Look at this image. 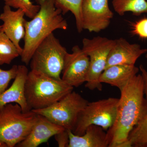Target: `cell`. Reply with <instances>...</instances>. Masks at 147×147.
<instances>
[{
	"instance_id": "1",
	"label": "cell",
	"mask_w": 147,
	"mask_h": 147,
	"mask_svg": "<svg viewBox=\"0 0 147 147\" xmlns=\"http://www.w3.org/2000/svg\"><path fill=\"white\" fill-rule=\"evenodd\" d=\"M120 92L115 121L106 132L108 147H131L129 136L147 111L142 74L134 76Z\"/></svg>"
},
{
	"instance_id": "2",
	"label": "cell",
	"mask_w": 147,
	"mask_h": 147,
	"mask_svg": "<svg viewBox=\"0 0 147 147\" xmlns=\"http://www.w3.org/2000/svg\"><path fill=\"white\" fill-rule=\"evenodd\" d=\"M39 10L30 21H25V35L21 61L28 65L34 51L43 40L58 29L66 30L68 25L55 0H35Z\"/></svg>"
},
{
	"instance_id": "3",
	"label": "cell",
	"mask_w": 147,
	"mask_h": 147,
	"mask_svg": "<svg viewBox=\"0 0 147 147\" xmlns=\"http://www.w3.org/2000/svg\"><path fill=\"white\" fill-rule=\"evenodd\" d=\"M73 89L62 80L31 70L25 84V96L31 110L43 109L60 100Z\"/></svg>"
},
{
	"instance_id": "4",
	"label": "cell",
	"mask_w": 147,
	"mask_h": 147,
	"mask_svg": "<svg viewBox=\"0 0 147 147\" xmlns=\"http://www.w3.org/2000/svg\"><path fill=\"white\" fill-rule=\"evenodd\" d=\"M37 114L31 110L23 112L17 103L7 104L0 109V146L13 147L29 134L36 120Z\"/></svg>"
},
{
	"instance_id": "5",
	"label": "cell",
	"mask_w": 147,
	"mask_h": 147,
	"mask_svg": "<svg viewBox=\"0 0 147 147\" xmlns=\"http://www.w3.org/2000/svg\"><path fill=\"white\" fill-rule=\"evenodd\" d=\"M67 53L65 47L53 33L36 49L30 62L31 70L56 80H62L61 74Z\"/></svg>"
},
{
	"instance_id": "6",
	"label": "cell",
	"mask_w": 147,
	"mask_h": 147,
	"mask_svg": "<svg viewBox=\"0 0 147 147\" xmlns=\"http://www.w3.org/2000/svg\"><path fill=\"white\" fill-rule=\"evenodd\" d=\"M119 98L110 97L88 102L79 114L72 132L83 135L92 125H98L107 131L115 121Z\"/></svg>"
},
{
	"instance_id": "7",
	"label": "cell",
	"mask_w": 147,
	"mask_h": 147,
	"mask_svg": "<svg viewBox=\"0 0 147 147\" xmlns=\"http://www.w3.org/2000/svg\"><path fill=\"white\" fill-rule=\"evenodd\" d=\"M88 102L78 93L72 91L47 108L31 110L66 130L72 131L79 114Z\"/></svg>"
},
{
	"instance_id": "8",
	"label": "cell",
	"mask_w": 147,
	"mask_h": 147,
	"mask_svg": "<svg viewBox=\"0 0 147 147\" xmlns=\"http://www.w3.org/2000/svg\"><path fill=\"white\" fill-rule=\"evenodd\" d=\"M82 50L90 59V68L85 87L93 90H102L99 82L101 74L105 70L108 55L115 43V40L97 36L91 39L84 38Z\"/></svg>"
},
{
	"instance_id": "9",
	"label": "cell",
	"mask_w": 147,
	"mask_h": 147,
	"mask_svg": "<svg viewBox=\"0 0 147 147\" xmlns=\"http://www.w3.org/2000/svg\"><path fill=\"white\" fill-rule=\"evenodd\" d=\"M84 30L99 32L108 28L113 17L108 0H84L82 9Z\"/></svg>"
},
{
	"instance_id": "10",
	"label": "cell",
	"mask_w": 147,
	"mask_h": 147,
	"mask_svg": "<svg viewBox=\"0 0 147 147\" xmlns=\"http://www.w3.org/2000/svg\"><path fill=\"white\" fill-rule=\"evenodd\" d=\"M67 53L61 73L62 80L73 87H78L86 82L90 68L88 56L78 45Z\"/></svg>"
},
{
	"instance_id": "11",
	"label": "cell",
	"mask_w": 147,
	"mask_h": 147,
	"mask_svg": "<svg viewBox=\"0 0 147 147\" xmlns=\"http://www.w3.org/2000/svg\"><path fill=\"white\" fill-rule=\"evenodd\" d=\"M25 12L21 9L13 11L11 7L5 5L0 14V20L3 22L1 30L13 42L21 54L23 48L20 42L25 35Z\"/></svg>"
},
{
	"instance_id": "12",
	"label": "cell",
	"mask_w": 147,
	"mask_h": 147,
	"mask_svg": "<svg viewBox=\"0 0 147 147\" xmlns=\"http://www.w3.org/2000/svg\"><path fill=\"white\" fill-rule=\"evenodd\" d=\"M147 53L146 48L136 43H129L123 38L115 40L108 55L105 68L115 65H135L139 58Z\"/></svg>"
},
{
	"instance_id": "13",
	"label": "cell",
	"mask_w": 147,
	"mask_h": 147,
	"mask_svg": "<svg viewBox=\"0 0 147 147\" xmlns=\"http://www.w3.org/2000/svg\"><path fill=\"white\" fill-rule=\"evenodd\" d=\"M65 130V129L54 123L44 116L37 114L36 120L30 133L16 146L38 147L47 142L51 137Z\"/></svg>"
},
{
	"instance_id": "14",
	"label": "cell",
	"mask_w": 147,
	"mask_h": 147,
	"mask_svg": "<svg viewBox=\"0 0 147 147\" xmlns=\"http://www.w3.org/2000/svg\"><path fill=\"white\" fill-rule=\"evenodd\" d=\"M28 70L24 65H18L17 74L13 84L0 94V109L9 103L14 102L18 104L23 112L30 111L25 96V84Z\"/></svg>"
},
{
	"instance_id": "15",
	"label": "cell",
	"mask_w": 147,
	"mask_h": 147,
	"mask_svg": "<svg viewBox=\"0 0 147 147\" xmlns=\"http://www.w3.org/2000/svg\"><path fill=\"white\" fill-rule=\"evenodd\" d=\"M135 65H115L105 68L100 75L99 82L117 87L121 91L139 72Z\"/></svg>"
},
{
	"instance_id": "16",
	"label": "cell",
	"mask_w": 147,
	"mask_h": 147,
	"mask_svg": "<svg viewBox=\"0 0 147 147\" xmlns=\"http://www.w3.org/2000/svg\"><path fill=\"white\" fill-rule=\"evenodd\" d=\"M67 130L69 137L68 147H108L106 132L100 126L92 125L81 136Z\"/></svg>"
},
{
	"instance_id": "17",
	"label": "cell",
	"mask_w": 147,
	"mask_h": 147,
	"mask_svg": "<svg viewBox=\"0 0 147 147\" xmlns=\"http://www.w3.org/2000/svg\"><path fill=\"white\" fill-rule=\"evenodd\" d=\"M139 70L144 79V92L147 102V71L142 65ZM131 147H146L147 145V109L141 121L131 130L128 137Z\"/></svg>"
},
{
	"instance_id": "18",
	"label": "cell",
	"mask_w": 147,
	"mask_h": 147,
	"mask_svg": "<svg viewBox=\"0 0 147 147\" xmlns=\"http://www.w3.org/2000/svg\"><path fill=\"white\" fill-rule=\"evenodd\" d=\"M113 8L120 16L127 12H131L135 15L147 13L146 0H113Z\"/></svg>"
},
{
	"instance_id": "19",
	"label": "cell",
	"mask_w": 147,
	"mask_h": 147,
	"mask_svg": "<svg viewBox=\"0 0 147 147\" xmlns=\"http://www.w3.org/2000/svg\"><path fill=\"white\" fill-rule=\"evenodd\" d=\"M57 8L60 9L63 15L69 11L72 13L75 18L77 31L81 33L83 30L82 9L84 0H55Z\"/></svg>"
},
{
	"instance_id": "20",
	"label": "cell",
	"mask_w": 147,
	"mask_h": 147,
	"mask_svg": "<svg viewBox=\"0 0 147 147\" xmlns=\"http://www.w3.org/2000/svg\"><path fill=\"white\" fill-rule=\"evenodd\" d=\"M21 55L13 42L0 30V65L10 64Z\"/></svg>"
},
{
	"instance_id": "21",
	"label": "cell",
	"mask_w": 147,
	"mask_h": 147,
	"mask_svg": "<svg viewBox=\"0 0 147 147\" xmlns=\"http://www.w3.org/2000/svg\"><path fill=\"white\" fill-rule=\"evenodd\" d=\"M5 5L12 8L21 9L24 11L25 15L30 18L34 17L39 10L38 5H34L31 0H3Z\"/></svg>"
},
{
	"instance_id": "22",
	"label": "cell",
	"mask_w": 147,
	"mask_h": 147,
	"mask_svg": "<svg viewBox=\"0 0 147 147\" xmlns=\"http://www.w3.org/2000/svg\"><path fill=\"white\" fill-rule=\"evenodd\" d=\"M18 67V65H14L8 70L0 68V94L7 89L11 81L15 79Z\"/></svg>"
},
{
	"instance_id": "23",
	"label": "cell",
	"mask_w": 147,
	"mask_h": 147,
	"mask_svg": "<svg viewBox=\"0 0 147 147\" xmlns=\"http://www.w3.org/2000/svg\"><path fill=\"white\" fill-rule=\"evenodd\" d=\"M132 32L141 38H147V18L136 22L133 25Z\"/></svg>"
},
{
	"instance_id": "24",
	"label": "cell",
	"mask_w": 147,
	"mask_h": 147,
	"mask_svg": "<svg viewBox=\"0 0 147 147\" xmlns=\"http://www.w3.org/2000/svg\"><path fill=\"white\" fill-rule=\"evenodd\" d=\"M55 140L60 147H68L69 143V137L68 131L65 129L55 136Z\"/></svg>"
},
{
	"instance_id": "25",
	"label": "cell",
	"mask_w": 147,
	"mask_h": 147,
	"mask_svg": "<svg viewBox=\"0 0 147 147\" xmlns=\"http://www.w3.org/2000/svg\"><path fill=\"white\" fill-rule=\"evenodd\" d=\"M146 59H147V54H146Z\"/></svg>"
},
{
	"instance_id": "26",
	"label": "cell",
	"mask_w": 147,
	"mask_h": 147,
	"mask_svg": "<svg viewBox=\"0 0 147 147\" xmlns=\"http://www.w3.org/2000/svg\"><path fill=\"white\" fill-rule=\"evenodd\" d=\"M1 26H0V30H1Z\"/></svg>"
},
{
	"instance_id": "27",
	"label": "cell",
	"mask_w": 147,
	"mask_h": 147,
	"mask_svg": "<svg viewBox=\"0 0 147 147\" xmlns=\"http://www.w3.org/2000/svg\"><path fill=\"white\" fill-rule=\"evenodd\" d=\"M146 147H147V145H146Z\"/></svg>"
},
{
	"instance_id": "28",
	"label": "cell",
	"mask_w": 147,
	"mask_h": 147,
	"mask_svg": "<svg viewBox=\"0 0 147 147\" xmlns=\"http://www.w3.org/2000/svg\"><path fill=\"white\" fill-rule=\"evenodd\" d=\"M0 147H1V146H0Z\"/></svg>"
}]
</instances>
